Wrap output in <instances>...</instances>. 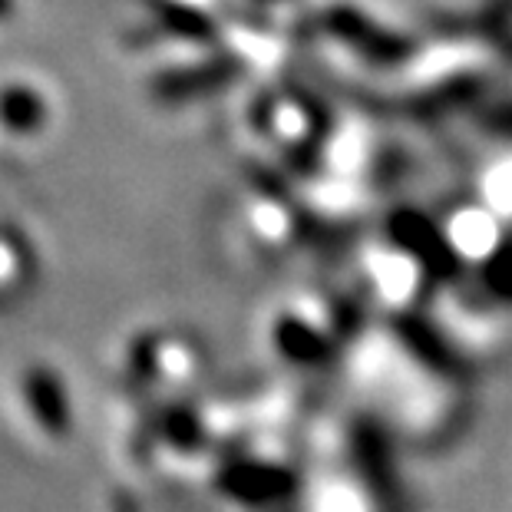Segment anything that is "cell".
<instances>
[{"label":"cell","mask_w":512,"mask_h":512,"mask_svg":"<svg viewBox=\"0 0 512 512\" xmlns=\"http://www.w3.org/2000/svg\"><path fill=\"white\" fill-rule=\"evenodd\" d=\"M50 126V96H43L34 83L20 80L0 86V129L7 136L30 139L47 133Z\"/></svg>","instance_id":"cell-1"},{"label":"cell","mask_w":512,"mask_h":512,"mask_svg":"<svg viewBox=\"0 0 512 512\" xmlns=\"http://www.w3.org/2000/svg\"><path fill=\"white\" fill-rule=\"evenodd\" d=\"M24 400L30 410V420L34 427L50 433V437H60L67 430V394H63L60 377L53 374L50 367H27L24 370Z\"/></svg>","instance_id":"cell-2"}]
</instances>
